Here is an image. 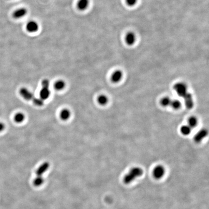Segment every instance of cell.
Masks as SVG:
<instances>
[{
	"label": "cell",
	"mask_w": 209,
	"mask_h": 209,
	"mask_svg": "<svg viewBox=\"0 0 209 209\" xmlns=\"http://www.w3.org/2000/svg\"><path fill=\"white\" fill-rule=\"evenodd\" d=\"M5 128V125L4 123L1 122H0V132L3 131Z\"/></svg>",
	"instance_id": "25"
},
{
	"label": "cell",
	"mask_w": 209,
	"mask_h": 209,
	"mask_svg": "<svg viewBox=\"0 0 209 209\" xmlns=\"http://www.w3.org/2000/svg\"><path fill=\"white\" fill-rule=\"evenodd\" d=\"M71 113L69 110L67 109H64L62 110L60 113V117L62 120H68L70 117Z\"/></svg>",
	"instance_id": "14"
},
{
	"label": "cell",
	"mask_w": 209,
	"mask_h": 209,
	"mask_svg": "<svg viewBox=\"0 0 209 209\" xmlns=\"http://www.w3.org/2000/svg\"><path fill=\"white\" fill-rule=\"evenodd\" d=\"M165 170L164 167L161 165L157 166L153 170V176L156 179H160L164 176Z\"/></svg>",
	"instance_id": "4"
},
{
	"label": "cell",
	"mask_w": 209,
	"mask_h": 209,
	"mask_svg": "<svg viewBox=\"0 0 209 209\" xmlns=\"http://www.w3.org/2000/svg\"><path fill=\"white\" fill-rule=\"evenodd\" d=\"M90 5V0H78L76 7L79 10L84 11L86 10Z\"/></svg>",
	"instance_id": "8"
},
{
	"label": "cell",
	"mask_w": 209,
	"mask_h": 209,
	"mask_svg": "<svg viewBox=\"0 0 209 209\" xmlns=\"http://www.w3.org/2000/svg\"><path fill=\"white\" fill-rule=\"evenodd\" d=\"M50 93L48 89V88H43L40 92V98L43 101L48 99L50 96Z\"/></svg>",
	"instance_id": "11"
},
{
	"label": "cell",
	"mask_w": 209,
	"mask_h": 209,
	"mask_svg": "<svg viewBox=\"0 0 209 209\" xmlns=\"http://www.w3.org/2000/svg\"><path fill=\"white\" fill-rule=\"evenodd\" d=\"M171 100L168 97H166L163 98L161 101V104L164 107L170 106L171 104Z\"/></svg>",
	"instance_id": "21"
},
{
	"label": "cell",
	"mask_w": 209,
	"mask_h": 209,
	"mask_svg": "<svg viewBox=\"0 0 209 209\" xmlns=\"http://www.w3.org/2000/svg\"><path fill=\"white\" fill-rule=\"evenodd\" d=\"M25 115L22 113H18L14 116V121L16 123H21L24 121Z\"/></svg>",
	"instance_id": "17"
},
{
	"label": "cell",
	"mask_w": 209,
	"mask_h": 209,
	"mask_svg": "<svg viewBox=\"0 0 209 209\" xmlns=\"http://www.w3.org/2000/svg\"><path fill=\"white\" fill-rule=\"evenodd\" d=\"M188 126L192 128V127H195L196 126L198 123V120L195 117H191L188 120Z\"/></svg>",
	"instance_id": "20"
},
{
	"label": "cell",
	"mask_w": 209,
	"mask_h": 209,
	"mask_svg": "<svg viewBox=\"0 0 209 209\" xmlns=\"http://www.w3.org/2000/svg\"><path fill=\"white\" fill-rule=\"evenodd\" d=\"M181 102L178 100H171L170 106L174 109H178L181 107Z\"/></svg>",
	"instance_id": "22"
},
{
	"label": "cell",
	"mask_w": 209,
	"mask_h": 209,
	"mask_svg": "<svg viewBox=\"0 0 209 209\" xmlns=\"http://www.w3.org/2000/svg\"><path fill=\"white\" fill-rule=\"evenodd\" d=\"M183 98L187 108L189 109L192 108L194 106V101L191 93H187Z\"/></svg>",
	"instance_id": "9"
},
{
	"label": "cell",
	"mask_w": 209,
	"mask_h": 209,
	"mask_svg": "<svg viewBox=\"0 0 209 209\" xmlns=\"http://www.w3.org/2000/svg\"><path fill=\"white\" fill-rule=\"evenodd\" d=\"M44 179L42 176H36L33 182V184L35 187H40L44 184Z\"/></svg>",
	"instance_id": "15"
},
{
	"label": "cell",
	"mask_w": 209,
	"mask_h": 209,
	"mask_svg": "<svg viewBox=\"0 0 209 209\" xmlns=\"http://www.w3.org/2000/svg\"><path fill=\"white\" fill-rule=\"evenodd\" d=\"M125 41L128 45H133L136 42V35L133 32H129L126 34Z\"/></svg>",
	"instance_id": "7"
},
{
	"label": "cell",
	"mask_w": 209,
	"mask_h": 209,
	"mask_svg": "<svg viewBox=\"0 0 209 209\" xmlns=\"http://www.w3.org/2000/svg\"><path fill=\"white\" fill-rule=\"evenodd\" d=\"M50 165L49 163L45 162L40 166L36 171L37 176H42V175L48 170Z\"/></svg>",
	"instance_id": "5"
},
{
	"label": "cell",
	"mask_w": 209,
	"mask_h": 209,
	"mask_svg": "<svg viewBox=\"0 0 209 209\" xmlns=\"http://www.w3.org/2000/svg\"><path fill=\"white\" fill-rule=\"evenodd\" d=\"M181 133L184 135H188L191 133V128L189 126H184L181 128Z\"/></svg>",
	"instance_id": "18"
},
{
	"label": "cell",
	"mask_w": 209,
	"mask_h": 209,
	"mask_svg": "<svg viewBox=\"0 0 209 209\" xmlns=\"http://www.w3.org/2000/svg\"><path fill=\"white\" fill-rule=\"evenodd\" d=\"M39 28V24L36 21L31 20L29 21L26 25V29L29 33H34L38 31Z\"/></svg>",
	"instance_id": "3"
},
{
	"label": "cell",
	"mask_w": 209,
	"mask_h": 209,
	"mask_svg": "<svg viewBox=\"0 0 209 209\" xmlns=\"http://www.w3.org/2000/svg\"><path fill=\"white\" fill-rule=\"evenodd\" d=\"M174 90L176 92L179 96L184 97L187 92V86L183 83H177L174 86Z\"/></svg>",
	"instance_id": "2"
},
{
	"label": "cell",
	"mask_w": 209,
	"mask_h": 209,
	"mask_svg": "<svg viewBox=\"0 0 209 209\" xmlns=\"http://www.w3.org/2000/svg\"><path fill=\"white\" fill-rule=\"evenodd\" d=\"M98 102L101 105H105L108 102V98L104 95H101L98 98Z\"/></svg>",
	"instance_id": "19"
},
{
	"label": "cell",
	"mask_w": 209,
	"mask_h": 209,
	"mask_svg": "<svg viewBox=\"0 0 209 209\" xmlns=\"http://www.w3.org/2000/svg\"><path fill=\"white\" fill-rule=\"evenodd\" d=\"M143 170L139 167H135L132 168L129 173L124 177L123 182L124 184H129L134 181L137 177L142 175Z\"/></svg>",
	"instance_id": "1"
},
{
	"label": "cell",
	"mask_w": 209,
	"mask_h": 209,
	"mask_svg": "<svg viewBox=\"0 0 209 209\" xmlns=\"http://www.w3.org/2000/svg\"><path fill=\"white\" fill-rule=\"evenodd\" d=\"M20 94L22 95L23 97L27 100L32 99L33 97V94L25 88L21 89L20 90Z\"/></svg>",
	"instance_id": "13"
},
{
	"label": "cell",
	"mask_w": 209,
	"mask_h": 209,
	"mask_svg": "<svg viewBox=\"0 0 209 209\" xmlns=\"http://www.w3.org/2000/svg\"><path fill=\"white\" fill-rule=\"evenodd\" d=\"M27 13H28V11H27V9L24 8V7H21V8L18 9L14 12L13 14V17L16 19L22 18L25 17L27 14Z\"/></svg>",
	"instance_id": "6"
},
{
	"label": "cell",
	"mask_w": 209,
	"mask_h": 209,
	"mask_svg": "<svg viewBox=\"0 0 209 209\" xmlns=\"http://www.w3.org/2000/svg\"><path fill=\"white\" fill-rule=\"evenodd\" d=\"M208 132L205 129H202L199 131L195 137V140L196 142H199L202 140L204 137H206Z\"/></svg>",
	"instance_id": "10"
},
{
	"label": "cell",
	"mask_w": 209,
	"mask_h": 209,
	"mask_svg": "<svg viewBox=\"0 0 209 209\" xmlns=\"http://www.w3.org/2000/svg\"><path fill=\"white\" fill-rule=\"evenodd\" d=\"M122 76H123V73L121 71H116L112 75V81L114 82H119V81L122 79Z\"/></svg>",
	"instance_id": "12"
},
{
	"label": "cell",
	"mask_w": 209,
	"mask_h": 209,
	"mask_svg": "<svg viewBox=\"0 0 209 209\" xmlns=\"http://www.w3.org/2000/svg\"><path fill=\"white\" fill-rule=\"evenodd\" d=\"M49 84H50L49 81H48L47 79L44 80V81H43L42 82L43 88H48Z\"/></svg>",
	"instance_id": "24"
},
{
	"label": "cell",
	"mask_w": 209,
	"mask_h": 209,
	"mask_svg": "<svg viewBox=\"0 0 209 209\" xmlns=\"http://www.w3.org/2000/svg\"><path fill=\"white\" fill-rule=\"evenodd\" d=\"M65 86V82H64L63 81H58L57 82H55L54 84V88L56 90H62L64 89Z\"/></svg>",
	"instance_id": "16"
},
{
	"label": "cell",
	"mask_w": 209,
	"mask_h": 209,
	"mask_svg": "<svg viewBox=\"0 0 209 209\" xmlns=\"http://www.w3.org/2000/svg\"><path fill=\"white\" fill-rule=\"evenodd\" d=\"M126 4L130 6H133L137 4V0H126Z\"/></svg>",
	"instance_id": "23"
}]
</instances>
